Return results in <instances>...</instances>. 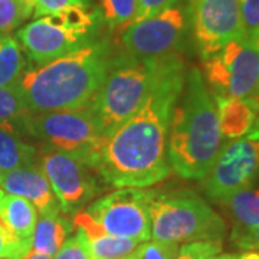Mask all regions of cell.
I'll list each match as a JSON object with an SVG mask.
<instances>
[{
  "label": "cell",
  "instance_id": "cell-1",
  "mask_svg": "<svg viewBox=\"0 0 259 259\" xmlns=\"http://www.w3.org/2000/svg\"><path fill=\"white\" fill-rule=\"evenodd\" d=\"M186 68L179 54L157 58L153 87L146 101L105 137L94 170L115 187H150L171 173L167 151L171 114L183 91Z\"/></svg>",
  "mask_w": 259,
  "mask_h": 259
},
{
  "label": "cell",
  "instance_id": "cell-2",
  "mask_svg": "<svg viewBox=\"0 0 259 259\" xmlns=\"http://www.w3.org/2000/svg\"><path fill=\"white\" fill-rule=\"evenodd\" d=\"M111 62L108 48L93 42L47 64L29 68L19 90L29 112L75 110L90 105Z\"/></svg>",
  "mask_w": 259,
  "mask_h": 259
},
{
  "label": "cell",
  "instance_id": "cell-3",
  "mask_svg": "<svg viewBox=\"0 0 259 259\" xmlns=\"http://www.w3.org/2000/svg\"><path fill=\"white\" fill-rule=\"evenodd\" d=\"M222 148L218 108L203 75L186 72L183 91L171 114L167 151L171 168L192 180H203Z\"/></svg>",
  "mask_w": 259,
  "mask_h": 259
},
{
  "label": "cell",
  "instance_id": "cell-4",
  "mask_svg": "<svg viewBox=\"0 0 259 259\" xmlns=\"http://www.w3.org/2000/svg\"><path fill=\"white\" fill-rule=\"evenodd\" d=\"M157 58L141 59L128 54L111 58L101 88L90 102V108L108 137L146 101L153 87Z\"/></svg>",
  "mask_w": 259,
  "mask_h": 259
},
{
  "label": "cell",
  "instance_id": "cell-5",
  "mask_svg": "<svg viewBox=\"0 0 259 259\" xmlns=\"http://www.w3.org/2000/svg\"><path fill=\"white\" fill-rule=\"evenodd\" d=\"M151 236L154 241L189 243L197 241H223L226 223L193 192L154 190L150 204Z\"/></svg>",
  "mask_w": 259,
  "mask_h": 259
},
{
  "label": "cell",
  "instance_id": "cell-6",
  "mask_svg": "<svg viewBox=\"0 0 259 259\" xmlns=\"http://www.w3.org/2000/svg\"><path fill=\"white\" fill-rule=\"evenodd\" d=\"M20 133L40 140L45 147L54 148L91 166L100 154L105 136L90 105L75 110L29 112Z\"/></svg>",
  "mask_w": 259,
  "mask_h": 259
},
{
  "label": "cell",
  "instance_id": "cell-7",
  "mask_svg": "<svg viewBox=\"0 0 259 259\" xmlns=\"http://www.w3.org/2000/svg\"><path fill=\"white\" fill-rule=\"evenodd\" d=\"M97 13L87 6H71L37 18L22 29L16 37L20 48L35 64H47L93 44Z\"/></svg>",
  "mask_w": 259,
  "mask_h": 259
},
{
  "label": "cell",
  "instance_id": "cell-8",
  "mask_svg": "<svg viewBox=\"0 0 259 259\" xmlns=\"http://www.w3.org/2000/svg\"><path fill=\"white\" fill-rule=\"evenodd\" d=\"M204 75L213 98L249 100L259 97V54L255 44L235 39L209 59H204Z\"/></svg>",
  "mask_w": 259,
  "mask_h": 259
},
{
  "label": "cell",
  "instance_id": "cell-9",
  "mask_svg": "<svg viewBox=\"0 0 259 259\" xmlns=\"http://www.w3.org/2000/svg\"><path fill=\"white\" fill-rule=\"evenodd\" d=\"M154 190L122 187L95 200L85 213L105 233L147 242L151 238L150 204Z\"/></svg>",
  "mask_w": 259,
  "mask_h": 259
},
{
  "label": "cell",
  "instance_id": "cell-10",
  "mask_svg": "<svg viewBox=\"0 0 259 259\" xmlns=\"http://www.w3.org/2000/svg\"><path fill=\"white\" fill-rule=\"evenodd\" d=\"M259 177V115L253 128L221 148L210 171L203 179L207 197L216 202L250 186Z\"/></svg>",
  "mask_w": 259,
  "mask_h": 259
},
{
  "label": "cell",
  "instance_id": "cell-11",
  "mask_svg": "<svg viewBox=\"0 0 259 259\" xmlns=\"http://www.w3.org/2000/svg\"><path fill=\"white\" fill-rule=\"evenodd\" d=\"M189 15L190 8L176 2L154 16L131 23L121 35L125 54L141 59L176 54L185 42Z\"/></svg>",
  "mask_w": 259,
  "mask_h": 259
},
{
  "label": "cell",
  "instance_id": "cell-12",
  "mask_svg": "<svg viewBox=\"0 0 259 259\" xmlns=\"http://www.w3.org/2000/svg\"><path fill=\"white\" fill-rule=\"evenodd\" d=\"M37 161L65 214L76 213L101 192L93 167L65 153L44 146Z\"/></svg>",
  "mask_w": 259,
  "mask_h": 259
},
{
  "label": "cell",
  "instance_id": "cell-13",
  "mask_svg": "<svg viewBox=\"0 0 259 259\" xmlns=\"http://www.w3.org/2000/svg\"><path fill=\"white\" fill-rule=\"evenodd\" d=\"M194 40L203 59L226 44L245 37L239 0H189Z\"/></svg>",
  "mask_w": 259,
  "mask_h": 259
},
{
  "label": "cell",
  "instance_id": "cell-14",
  "mask_svg": "<svg viewBox=\"0 0 259 259\" xmlns=\"http://www.w3.org/2000/svg\"><path fill=\"white\" fill-rule=\"evenodd\" d=\"M0 187L9 194L29 200L39 213L61 209V204L39 164L0 171Z\"/></svg>",
  "mask_w": 259,
  "mask_h": 259
},
{
  "label": "cell",
  "instance_id": "cell-15",
  "mask_svg": "<svg viewBox=\"0 0 259 259\" xmlns=\"http://www.w3.org/2000/svg\"><path fill=\"white\" fill-rule=\"evenodd\" d=\"M218 108L219 128L226 139H239L253 128L259 115V97L249 100L213 98Z\"/></svg>",
  "mask_w": 259,
  "mask_h": 259
},
{
  "label": "cell",
  "instance_id": "cell-16",
  "mask_svg": "<svg viewBox=\"0 0 259 259\" xmlns=\"http://www.w3.org/2000/svg\"><path fill=\"white\" fill-rule=\"evenodd\" d=\"M72 229L74 222L68 219L61 209L39 213L32 241V249L52 258L61 249Z\"/></svg>",
  "mask_w": 259,
  "mask_h": 259
},
{
  "label": "cell",
  "instance_id": "cell-17",
  "mask_svg": "<svg viewBox=\"0 0 259 259\" xmlns=\"http://www.w3.org/2000/svg\"><path fill=\"white\" fill-rule=\"evenodd\" d=\"M37 209L29 200L8 194L0 200V223L23 241H33L37 222Z\"/></svg>",
  "mask_w": 259,
  "mask_h": 259
},
{
  "label": "cell",
  "instance_id": "cell-18",
  "mask_svg": "<svg viewBox=\"0 0 259 259\" xmlns=\"http://www.w3.org/2000/svg\"><path fill=\"white\" fill-rule=\"evenodd\" d=\"M233 222V226L258 228L259 226V190L242 189L216 200Z\"/></svg>",
  "mask_w": 259,
  "mask_h": 259
},
{
  "label": "cell",
  "instance_id": "cell-19",
  "mask_svg": "<svg viewBox=\"0 0 259 259\" xmlns=\"http://www.w3.org/2000/svg\"><path fill=\"white\" fill-rule=\"evenodd\" d=\"M37 150L25 143L19 134L0 127V171L36 166Z\"/></svg>",
  "mask_w": 259,
  "mask_h": 259
},
{
  "label": "cell",
  "instance_id": "cell-20",
  "mask_svg": "<svg viewBox=\"0 0 259 259\" xmlns=\"http://www.w3.org/2000/svg\"><path fill=\"white\" fill-rule=\"evenodd\" d=\"M25 58L15 37L0 36V88L18 87L25 72Z\"/></svg>",
  "mask_w": 259,
  "mask_h": 259
},
{
  "label": "cell",
  "instance_id": "cell-21",
  "mask_svg": "<svg viewBox=\"0 0 259 259\" xmlns=\"http://www.w3.org/2000/svg\"><path fill=\"white\" fill-rule=\"evenodd\" d=\"M29 110L19 87L0 88V127L19 134Z\"/></svg>",
  "mask_w": 259,
  "mask_h": 259
},
{
  "label": "cell",
  "instance_id": "cell-22",
  "mask_svg": "<svg viewBox=\"0 0 259 259\" xmlns=\"http://www.w3.org/2000/svg\"><path fill=\"white\" fill-rule=\"evenodd\" d=\"M33 15V0H0V36H9Z\"/></svg>",
  "mask_w": 259,
  "mask_h": 259
},
{
  "label": "cell",
  "instance_id": "cell-23",
  "mask_svg": "<svg viewBox=\"0 0 259 259\" xmlns=\"http://www.w3.org/2000/svg\"><path fill=\"white\" fill-rule=\"evenodd\" d=\"M102 16L108 28L125 29L137 15V0H101Z\"/></svg>",
  "mask_w": 259,
  "mask_h": 259
},
{
  "label": "cell",
  "instance_id": "cell-24",
  "mask_svg": "<svg viewBox=\"0 0 259 259\" xmlns=\"http://www.w3.org/2000/svg\"><path fill=\"white\" fill-rule=\"evenodd\" d=\"M32 250V241L15 236L0 223V259H23Z\"/></svg>",
  "mask_w": 259,
  "mask_h": 259
},
{
  "label": "cell",
  "instance_id": "cell-25",
  "mask_svg": "<svg viewBox=\"0 0 259 259\" xmlns=\"http://www.w3.org/2000/svg\"><path fill=\"white\" fill-rule=\"evenodd\" d=\"M54 259H94L85 232L76 228L75 236L68 238Z\"/></svg>",
  "mask_w": 259,
  "mask_h": 259
},
{
  "label": "cell",
  "instance_id": "cell-26",
  "mask_svg": "<svg viewBox=\"0 0 259 259\" xmlns=\"http://www.w3.org/2000/svg\"><path fill=\"white\" fill-rule=\"evenodd\" d=\"M137 259H176L179 245L171 242H144L133 252Z\"/></svg>",
  "mask_w": 259,
  "mask_h": 259
},
{
  "label": "cell",
  "instance_id": "cell-27",
  "mask_svg": "<svg viewBox=\"0 0 259 259\" xmlns=\"http://www.w3.org/2000/svg\"><path fill=\"white\" fill-rule=\"evenodd\" d=\"M222 252L221 241H197L179 248L176 259H209Z\"/></svg>",
  "mask_w": 259,
  "mask_h": 259
},
{
  "label": "cell",
  "instance_id": "cell-28",
  "mask_svg": "<svg viewBox=\"0 0 259 259\" xmlns=\"http://www.w3.org/2000/svg\"><path fill=\"white\" fill-rule=\"evenodd\" d=\"M243 35L249 40L259 36V0H239Z\"/></svg>",
  "mask_w": 259,
  "mask_h": 259
},
{
  "label": "cell",
  "instance_id": "cell-29",
  "mask_svg": "<svg viewBox=\"0 0 259 259\" xmlns=\"http://www.w3.org/2000/svg\"><path fill=\"white\" fill-rule=\"evenodd\" d=\"M231 242L239 249L259 250V226L252 228V229L233 226L231 233Z\"/></svg>",
  "mask_w": 259,
  "mask_h": 259
},
{
  "label": "cell",
  "instance_id": "cell-30",
  "mask_svg": "<svg viewBox=\"0 0 259 259\" xmlns=\"http://www.w3.org/2000/svg\"><path fill=\"white\" fill-rule=\"evenodd\" d=\"M71 6H87V0H33V16L42 18Z\"/></svg>",
  "mask_w": 259,
  "mask_h": 259
},
{
  "label": "cell",
  "instance_id": "cell-31",
  "mask_svg": "<svg viewBox=\"0 0 259 259\" xmlns=\"http://www.w3.org/2000/svg\"><path fill=\"white\" fill-rule=\"evenodd\" d=\"M176 2L177 0H137V15L134 22H140L150 16H154L156 13L171 6Z\"/></svg>",
  "mask_w": 259,
  "mask_h": 259
},
{
  "label": "cell",
  "instance_id": "cell-32",
  "mask_svg": "<svg viewBox=\"0 0 259 259\" xmlns=\"http://www.w3.org/2000/svg\"><path fill=\"white\" fill-rule=\"evenodd\" d=\"M23 259H52L51 256H48L45 253H40V252H36V250H30L28 256H25Z\"/></svg>",
  "mask_w": 259,
  "mask_h": 259
},
{
  "label": "cell",
  "instance_id": "cell-33",
  "mask_svg": "<svg viewBox=\"0 0 259 259\" xmlns=\"http://www.w3.org/2000/svg\"><path fill=\"white\" fill-rule=\"evenodd\" d=\"M238 259H259V252H253V250H250V252H245V253L239 255Z\"/></svg>",
  "mask_w": 259,
  "mask_h": 259
},
{
  "label": "cell",
  "instance_id": "cell-34",
  "mask_svg": "<svg viewBox=\"0 0 259 259\" xmlns=\"http://www.w3.org/2000/svg\"><path fill=\"white\" fill-rule=\"evenodd\" d=\"M238 256L239 255H235V253H222V255L219 253V255H214L209 259H238Z\"/></svg>",
  "mask_w": 259,
  "mask_h": 259
},
{
  "label": "cell",
  "instance_id": "cell-35",
  "mask_svg": "<svg viewBox=\"0 0 259 259\" xmlns=\"http://www.w3.org/2000/svg\"><path fill=\"white\" fill-rule=\"evenodd\" d=\"M253 44H255V47H256V49H258V54H259V36L253 40Z\"/></svg>",
  "mask_w": 259,
  "mask_h": 259
},
{
  "label": "cell",
  "instance_id": "cell-36",
  "mask_svg": "<svg viewBox=\"0 0 259 259\" xmlns=\"http://www.w3.org/2000/svg\"><path fill=\"white\" fill-rule=\"evenodd\" d=\"M124 259H137V258H136V255H134V253H130L128 256H125Z\"/></svg>",
  "mask_w": 259,
  "mask_h": 259
},
{
  "label": "cell",
  "instance_id": "cell-37",
  "mask_svg": "<svg viewBox=\"0 0 259 259\" xmlns=\"http://www.w3.org/2000/svg\"><path fill=\"white\" fill-rule=\"evenodd\" d=\"M3 196H5V194H3V190H2V189H0V200H2V199H3Z\"/></svg>",
  "mask_w": 259,
  "mask_h": 259
}]
</instances>
